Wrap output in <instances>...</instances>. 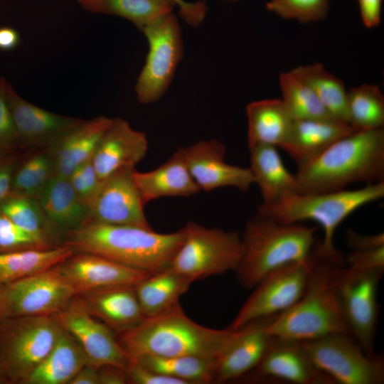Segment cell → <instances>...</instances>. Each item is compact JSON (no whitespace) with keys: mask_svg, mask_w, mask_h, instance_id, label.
Returning a JSON list of instances; mask_svg holds the SVG:
<instances>
[{"mask_svg":"<svg viewBox=\"0 0 384 384\" xmlns=\"http://www.w3.org/2000/svg\"><path fill=\"white\" fill-rule=\"evenodd\" d=\"M297 193L340 191L355 183L384 182L383 128L352 131L295 174Z\"/></svg>","mask_w":384,"mask_h":384,"instance_id":"obj_1","label":"cell"},{"mask_svg":"<svg viewBox=\"0 0 384 384\" xmlns=\"http://www.w3.org/2000/svg\"><path fill=\"white\" fill-rule=\"evenodd\" d=\"M184 231L160 233L152 228L85 223L68 231L63 245L73 253H91L122 265L154 273L170 266Z\"/></svg>","mask_w":384,"mask_h":384,"instance_id":"obj_2","label":"cell"},{"mask_svg":"<svg viewBox=\"0 0 384 384\" xmlns=\"http://www.w3.org/2000/svg\"><path fill=\"white\" fill-rule=\"evenodd\" d=\"M238 334V330L202 326L178 304L163 314L145 317L135 327L119 334L117 339L131 359L192 356L217 361Z\"/></svg>","mask_w":384,"mask_h":384,"instance_id":"obj_3","label":"cell"},{"mask_svg":"<svg viewBox=\"0 0 384 384\" xmlns=\"http://www.w3.org/2000/svg\"><path fill=\"white\" fill-rule=\"evenodd\" d=\"M343 263L324 260L313 251L304 292L289 309L267 319L265 328L279 339L304 341L335 333L351 334L338 301L337 283Z\"/></svg>","mask_w":384,"mask_h":384,"instance_id":"obj_4","label":"cell"},{"mask_svg":"<svg viewBox=\"0 0 384 384\" xmlns=\"http://www.w3.org/2000/svg\"><path fill=\"white\" fill-rule=\"evenodd\" d=\"M383 196L384 182L367 184L354 190L293 193L273 203H261L257 213L284 224L304 220L317 223L323 229L324 238L314 247V254L324 260L343 262V255L334 243L336 229L353 212Z\"/></svg>","mask_w":384,"mask_h":384,"instance_id":"obj_5","label":"cell"},{"mask_svg":"<svg viewBox=\"0 0 384 384\" xmlns=\"http://www.w3.org/2000/svg\"><path fill=\"white\" fill-rule=\"evenodd\" d=\"M316 227L284 224L256 213L241 235L243 254L235 272L239 284L253 289L266 275L286 265L311 257Z\"/></svg>","mask_w":384,"mask_h":384,"instance_id":"obj_6","label":"cell"},{"mask_svg":"<svg viewBox=\"0 0 384 384\" xmlns=\"http://www.w3.org/2000/svg\"><path fill=\"white\" fill-rule=\"evenodd\" d=\"M60 330L53 316L0 318V383L23 384L50 351Z\"/></svg>","mask_w":384,"mask_h":384,"instance_id":"obj_7","label":"cell"},{"mask_svg":"<svg viewBox=\"0 0 384 384\" xmlns=\"http://www.w3.org/2000/svg\"><path fill=\"white\" fill-rule=\"evenodd\" d=\"M183 240L170 267L192 282L236 271L243 254L241 235L195 222L183 228Z\"/></svg>","mask_w":384,"mask_h":384,"instance_id":"obj_8","label":"cell"},{"mask_svg":"<svg viewBox=\"0 0 384 384\" xmlns=\"http://www.w3.org/2000/svg\"><path fill=\"white\" fill-rule=\"evenodd\" d=\"M141 31L149 49L134 90L138 102L149 105L159 100L169 89L183 55V42L180 23L174 12Z\"/></svg>","mask_w":384,"mask_h":384,"instance_id":"obj_9","label":"cell"},{"mask_svg":"<svg viewBox=\"0 0 384 384\" xmlns=\"http://www.w3.org/2000/svg\"><path fill=\"white\" fill-rule=\"evenodd\" d=\"M312 363L340 384H382L384 361L367 354L348 334L335 333L301 341Z\"/></svg>","mask_w":384,"mask_h":384,"instance_id":"obj_10","label":"cell"},{"mask_svg":"<svg viewBox=\"0 0 384 384\" xmlns=\"http://www.w3.org/2000/svg\"><path fill=\"white\" fill-rule=\"evenodd\" d=\"M311 259L312 255L307 261L286 265L262 278L228 329H242L255 321L278 315L293 306L304 292Z\"/></svg>","mask_w":384,"mask_h":384,"instance_id":"obj_11","label":"cell"},{"mask_svg":"<svg viewBox=\"0 0 384 384\" xmlns=\"http://www.w3.org/2000/svg\"><path fill=\"white\" fill-rule=\"evenodd\" d=\"M381 270H341L337 292L340 307L351 335L369 356H375L374 344L379 314L378 287Z\"/></svg>","mask_w":384,"mask_h":384,"instance_id":"obj_12","label":"cell"},{"mask_svg":"<svg viewBox=\"0 0 384 384\" xmlns=\"http://www.w3.org/2000/svg\"><path fill=\"white\" fill-rule=\"evenodd\" d=\"M75 296L72 287L53 267L0 287V318L53 316Z\"/></svg>","mask_w":384,"mask_h":384,"instance_id":"obj_13","label":"cell"},{"mask_svg":"<svg viewBox=\"0 0 384 384\" xmlns=\"http://www.w3.org/2000/svg\"><path fill=\"white\" fill-rule=\"evenodd\" d=\"M53 316L78 342L87 363L96 368L112 365L124 370L130 365L132 360L113 331L90 314L80 297L75 296Z\"/></svg>","mask_w":384,"mask_h":384,"instance_id":"obj_14","label":"cell"},{"mask_svg":"<svg viewBox=\"0 0 384 384\" xmlns=\"http://www.w3.org/2000/svg\"><path fill=\"white\" fill-rule=\"evenodd\" d=\"M134 169L119 171L101 182L87 206L85 223L151 228L144 213L145 203L134 179Z\"/></svg>","mask_w":384,"mask_h":384,"instance_id":"obj_15","label":"cell"},{"mask_svg":"<svg viewBox=\"0 0 384 384\" xmlns=\"http://www.w3.org/2000/svg\"><path fill=\"white\" fill-rule=\"evenodd\" d=\"M54 268L76 296L111 287L134 286L151 274L91 253H73Z\"/></svg>","mask_w":384,"mask_h":384,"instance_id":"obj_16","label":"cell"},{"mask_svg":"<svg viewBox=\"0 0 384 384\" xmlns=\"http://www.w3.org/2000/svg\"><path fill=\"white\" fill-rule=\"evenodd\" d=\"M191 175L200 191L231 187L247 191L254 183L250 168L227 163L225 146L217 139H203L181 147Z\"/></svg>","mask_w":384,"mask_h":384,"instance_id":"obj_17","label":"cell"},{"mask_svg":"<svg viewBox=\"0 0 384 384\" xmlns=\"http://www.w3.org/2000/svg\"><path fill=\"white\" fill-rule=\"evenodd\" d=\"M148 147L145 133L122 118H112L92 157L100 183L119 171L134 169L145 157Z\"/></svg>","mask_w":384,"mask_h":384,"instance_id":"obj_18","label":"cell"},{"mask_svg":"<svg viewBox=\"0 0 384 384\" xmlns=\"http://www.w3.org/2000/svg\"><path fill=\"white\" fill-rule=\"evenodd\" d=\"M254 380H277L294 384H336L319 370L301 341L274 338L259 365L250 372Z\"/></svg>","mask_w":384,"mask_h":384,"instance_id":"obj_19","label":"cell"},{"mask_svg":"<svg viewBox=\"0 0 384 384\" xmlns=\"http://www.w3.org/2000/svg\"><path fill=\"white\" fill-rule=\"evenodd\" d=\"M6 96L18 147L46 146L60 134L83 120L49 112L26 101L9 82Z\"/></svg>","mask_w":384,"mask_h":384,"instance_id":"obj_20","label":"cell"},{"mask_svg":"<svg viewBox=\"0 0 384 384\" xmlns=\"http://www.w3.org/2000/svg\"><path fill=\"white\" fill-rule=\"evenodd\" d=\"M112 118L83 119L56 137L46 149L53 161L55 173L68 177L79 165L92 159Z\"/></svg>","mask_w":384,"mask_h":384,"instance_id":"obj_21","label":"cell"},{"mask_svg":"<svg viewBox=\"0 0 384 384\" xmlns=\"http://www.w3.org/2000/svg\"><path fill=\"white\" fill-rule=\"evenodd\" d=\"M266 319L238 330L235 338L216 361L214 382L236 380L259 365L274 338L265 328Z\"/></svg>","mask_w":384,"mask_h":384,"instance_id":"obj_22","label":"cell"},{"mask_svg":"<svg viewBox=\"0 0 384 384\" xmlns=\"http://www.w3.org/2000/svg\"><path fill=\"white\" fill-rule=\"evenodd\" d=\"M134 181L145 205L164 197H189L200 191L178 148L157 168L146 172L134 169Z\"/></svg>","mask_w":384,"mask_h":384,"instance_id":"obj_23","label":"cell"},{"mask_svg":"<svg viewBox=\"0 0 384 384\" xmlns=\"http://www.w3.org/2000/svg\"><path fill=\"white\" fill-rule=\"evenodd\" d=\"M352 131L347 123L336 119H296L281 148L300 167Z\"/></svg>","mask_w":384,"mask_h":384,"instance_id":"obj_24","label":"cell"},{"mask_svg":"<svg viewBox=\"0 0 384 384\" xmlns=\"http://www.w3.org/2000/svg\"><path fill=\"white\" fill-rule=\"evenodd\" d=\"M90 314L118 334L138 325L144 318L134 286H120L78 295Z\"/></svg>","mask_w":384,"mask_h":384,"instance_id":"obj_25","label":"cell"},{"mask_svg":"<svg viewBox=\"0 0 384 384\" xmlns=\"http://www.w3.org/2000/svg\"><path fill=\"white\" fill-rule=\"evenodd\" d=\"M250 169L260 188L263 204L273 203L297 193L295 174L288 171L277 147L268 144L250 146Z\"/></svg>","mask_w":384,"mask_h":384,"instance_id":"obj_26","label":"cell"},{"mask_svg":"<svg viewBox=\"0 0 384 384\" xmlns=\"http://www.w3.org/2000/svg\"><path fill=\"white\" fill-rule=\"evenodd\" d=\"M37 200L48 220L65 234L87 220L88 208L78 197L68 177L55 174Z\"/></svg>","mask_w":384,"mask_h":384,"instance_id":"obj_27","label":"cell"},{"mask_svg":"<svg viewBox=\"0 0 384 384\" xmlns=\"http://www.w3.org/2000/svg\"><path fill=\"white\" fill-rule=\"evenodd\" d=\"M86 363L78 342L60 327L52 348L23 384H68Z\"/></svg>","mask_w":384,"mask_h":384,"instance_id":"obj_28","label":"cell"},{"mask_svg":"<svg viewBox=\"0 0 384 384\" xmlns=\"http://www.w3.org/2000/svg\"><path fill=\"white\" fill-rule=\"evenodd\" d=\"M248 146L268 144L282 147L294 119L281 99L253 101L246 106Z\"/></svg>","mask_w":384,"mask_h":384,"instance_id":"obj_29","label":"cell"},{"mask_svg":"<svg viewBox=\"0 0 384 384\" xmlns=\"http://www.w3.org/2000/svg\"><path fill=\"white\" fill-rule=\"evenodd\" d=\"M192 283L170 266L151 273L136 285L134 292L145 317L166 312L179 304Z\"/></svg>","mask_w":384,"mask_h":384,"instance_id":"obj_30","label":"cell"},{"mask_svg":"<svg viewBox=\"0 0 384 384\" xmlns=\"http://www.w3.org/2000/svg\"><path fill=\"white\" fill-rule=\"evenodd\" d=\"M73 253L64 245L0 253V287L50 270Z\"/></svg>","mask_w":384,"mask_h":384,"instance_id":"obj_31","label":"cell"},{"mask_svg":"<svg viewBox=\"0 0 384 384\" xmlns=\"http://www.w3.org/2000/svg\"><path fill=\"white\" fill-rule=\"evenodd\" d=\"M291 72L311 88L334 118L347 123L348 90L341 79L329 72L319 62L299 65L291 70Z\"/></svg>","mask_w":384,"mask_h":384,"instance_id":"obj_32","label":"cell"},{"mask_svg":"<svg viewBox=\"0 0 384 384\" xmlns=\"http://www.w3.org/2000/svg\"><path fill=\"white\" fill-rule=\"evenodd\" d=\"M0 212L51 245H63L65 233L48 220L37 199L10 193L0 204Z\"/></svg>","mask_w":384,"mask_h":384,"instance_id":"obj_33","label":"cell"},{"mask_svg":"<svg viewBox=\"0 0 384 384\" xmlns=\"http://www.w3.org/2000/svg\"><path fill=\"white\" fill-rule=\"evenodd\" d=\"M80 4L91 12L126 18L140 31L176 8L174 0H83Z\"/></svg>","mask_w":384,"mask_h":384,"instance_id":"obj_34","label":"cell"},{"mask_svg":"<svg viewBox=\"0 0 384 384\" xmlns=\"http://www.w3.org/2000/svg\"><path fill=\"white\" fill-rule=\"evenodd\" d=\"M144 367L186 384L214 382L216 361L192 356L156 357L143 356L131 359Z\"/></svg>","mask_w":384,"mask_h":384,"instance_id":"obj_35","label":"cell"},{"mask_svg":"<svg viewBox=\"0 0 384 384\" xmlns=\"http://www.w3.org/2000/svg\"><path fill=\"white\" fill-rule=\"evenodd\" d=\"M347 123L353 131L383 128L384 96L380 87L364 83L348 90Z\"/></svg>","mask_w":384,"mask_h":384,"instance_id":"obj_36","label":"cell"},{"mask_svg":"<svg viewBox=\"0 0 384 384\" xmlns=\"http://www.w3.org/2000/svg\"><path fill=\"white\" fill-rule=\"evenodd\" d=\"M279 84L282 97L281 100L294 120L335 119L311 88L291 70L280 74Z\"/></svg>","mask_w":384,"mask_h":384,"instance_id":"obj_37","label":"cell"},{"mask_svg":"<svg viewBox=\"0 0 384 384\" xmlns=\"http://www.w3.org/2000/svg\"><path fill=\"white\" fill-rule=\"evenodd\" d=\"M55 174L53 161L46 149L36 152L14 171L11 193L37 199Z\"/></svg>","mask_w":384,"mask_h":384,"instance_id":"obj_38","label":"cell"},{"mask_svg":"<svg viewBox=\"0 0 384 384\" xmlns=\"http://www.w3.org/2000/svg\"><path fill=\"white\" fill-rule=\"evenodd\" d=\"M266 9L285 19L309 23L325 19L329 0H270Z\"/></svg>","mask_w":384,"mask_h":384,"instance_id":"obj_39","label":"cell"},{"mask_svg":"<svg viewBox=\"0 0 384 384\" xmlns=\"http://www.w3.org/2000/svg\"><path fill=\"white\" fill-rule=\"evenodd\" d=\"M52 247H55L20 228L0 212V253Z\"/></svg>","mask_w":384,"mask_h":384,"instance_id":"obj_40","label":"cell"},{"mask_svg":"<svg viewBox=\"0 0 384 384\" xmlns=\"http://www.w3.org/2000/svg\"><path fill=\"white\" fill-rule=\"evenodd\" d=\"M68 179L78 197L87 206L101 183L92 159L75 168L68 176Z\"/></svg>","mask_w":384,"mask_h":384,"instance_id":"obj_41","label":"cell"},{"mask_svg":"<svg viewBox=\"0 0 384 384\" xmlns=\"http://www.w3.org/2000/svg\"><path fill=\"white\" fill-rule=\"evenodd\" d=\"M8 82L0 78V155L7 156L18 146L12 115L8 105L6 86Z\"/></svg>","mask_w":384,"mask_h":384,"instance_id":"obj_42","label":"cell"},{"mask_svg":"<svg viewBox=\"0 0 384 384\" xmlns=\"http://www.w3.org/2000/svg\"><path fill=\"white\" fill-rule=\"evenodd\" d=\"M348 268L354 271L384 270V246L352 250L347 257Z\"/></svg>","mask_w":384,"mask_h":384,"instance_id":"obj_43","label":"cell"},{"mask_svg":"<svg viewBox=\"0 0 384 384\" xmlns=\"http://www.w3.org/2000/svg\"><path fill=\"white\" fill-rule=\"evenodd\" d=\"M126 371L128 383L186 384L183 380L149 370L132 360Z\"/></svg>","mask_w":384,"mask_h":384,"instance_id":"obj_44","label":"cell"},{"mask_svg":"<svg viewBox=\"0 0 384 384\" xmlns=\"http://www.w3.org/2000/svg\"><path fill=\"white\" fill-rule=\"evenodd\" d=\"M180 17L189 26L198 27L204 20L208 7L204 1L174 0Z\"/></svg>","mask_w":384,"mask_h":384,"instance_id":"obj_45","label":"cell"},{"mask_svg":"<svg viewBox=\"0 0 384 384\" xmlns=\"http://www.w3.org/2000/svg\"><path fill=\"white\" fill-rule=\"evenodd\" d=\"M346 240L352 250L375 248L384 246V234L380 233L373 235H362L348 230L346 232Z\"/></svg>","mask_w":384,"mask_h":384,"instance_id":"obj_46","label":"cell"},{"mask_svg":"<svg viewBox=\"0 0 384 384\" xmlns=\"http://www.w3.org/2000/svg\"><path fill=\"white\" fill-rule=\"evenodd\" d=\"M361 16L368 28L378 26L380 22L382 0H358Z\"/></svg>","mask_w":384,"mask_h":384,"instance_id":"obj_47","label":"cell"},{"mask_svg":"<svg viewBox=\"0 0 384 384\" xmlns=\"http://www.w3.org/2000/svg\"><path fill=\"white\" fill-rule=\"evenodd\" d=\"M16 169L14 157L6 156L0 161V204L11 192L14 173Z\"/></svg>","mask_w":384,"mask_h":384,"instance_id":"obj_48","label":"cell"},{"mask_svg":"<svg viewBox=\"0 0 384 384\" xmlns=\"http://www.w3.org/2000/svg\"><path fill=\"white\" fill-rule=\"evenodd\" d=\"M128 383L126 370L112 365L98 368V384Z\"/></svg>","mask_w":384,"mask_h":384,"instance_id":"obj_49","label":"cell"},{"mask_svg":"<svg viewBox=\"0 0 384 384\" xmlns=\"http://www.w3.org/2000/svg\"><path fill=\"white\" fill-rule=\"evenodd\" d=\"M68 384H98V368L86 363L77 372Z\"/></svg>","mask_w":384,"mask_h":384,"instance_id":"obj_50","label":"cell"},{"mask_svg":"<svg viewBox=\"0 0 384 384\" xmlns=\"http://www.w3.org/2000/svg\"><path fill=\"white\" fill-rule=\"evenodd\" d=\"M19 42L20 35L16 29L6 26L0 27V50H12Z\"/></svg>","mask_w":384,"mask_h":384,"instance_id":"obj_51","label":"cell"},{"mask_svg":"<svg viewBox=\"0 0 384 384\" xmlns=\"http://www.w3.org/2000/svg\"><path fill=\"white\" fill-rule=\"evenodd\" d=\"M79 3H80L81 1H82L83 0H77Z\"/></svg>","mask_w":384,"mask_h":384,"instance_id":"obj_52","label":"cell"},{"mask_svg":"<svg viewBox=\"0 0 384 384\" xmlns=\"http://www.w3.org/2000/svg\"><path fill=\"white\" fill-rule=\"evenodd\" d=\"M235 1V0H234Z\"/></svg>","mask_w":384,"mask_h":384,"instance_id":"obj_53","label":"cell"}]
</instances>
